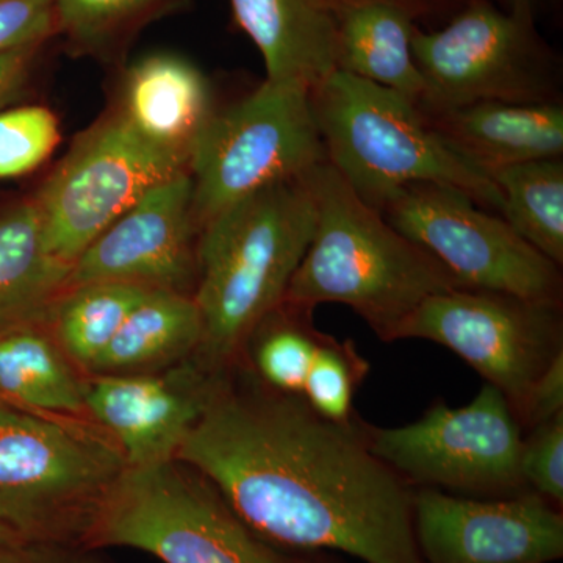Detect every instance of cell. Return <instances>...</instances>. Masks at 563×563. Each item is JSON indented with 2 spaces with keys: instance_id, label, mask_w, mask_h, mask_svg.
<instances>
[{
  "instance_id": "6da1fadb",
  "label": "cell",
  "mask_w": 563,
  "mask_h": 563,
  "mask_svg": "<svg viewBox=\"0 0 563 563\" xmlns=\"http://www.w3.org/2000/svg\"><path fill=\"white\" fill-rule=\"evenodd\" d=\"M273 547L426 563L412 487L369 450L365 422L325 420L265 384L222 374L176 454Z\"/></svg>"
},
{
  "instance_id": "7a4b0ae2",
  "label": "cell",
  "mask_w": 563,
  "mask_h": 563,
  "mask_svg": "<svg viewBox=\"0 0 563 563\" xmlns=\"http://www.w3.org/2000/svg\"><path fill=\"white\" fill-rule=\"evenodd\" d=\"M314 225L306 177L269 185L202 225L192 299L202 320L198 352L210 372H228L252 332L284 301Z\"/></svg>"
},
{
  "instance_id": "3957f363",
  "label": "cell",
  "mask_w": 563,
  "mask_h": 563,
  "mask_svg": "<svg viewBox=\"0 0 563 563\" xmlns=\"http://www.w3.org/2000/svg\"><path fill=\"white\" fill-rule=\"evenodd\" d=\"M317 225L285 302L351 307L383 342L426 299L459 287L429 252L396 231L328 162L306 176Z\"/></svg>"
},
{
  "instance_id": "277c9868",
  "label": "cell",
  "mask_w": 563,
  "mask_h": 563,
  "mask_svg": "<svg viewBox=\"0 0 563 563\" xmlns=\"http://www.w3.org/2000/svg\"><path fill=\"white\" fill-rule=\"evenodd\" d=\"M325 161L373 209L415 181L450 185L501 217L503 199L399 92L335 69L310 88Z\"/></svg>"
},
{
  "instance_id": "5b68a950",
  "label": "cell",
  "mask_w": 563,
  "mask_h": 563,
  "mask_svg": "<svg viewBox=\"0 0 563 563\" xmlns=\"http://www.w3.org/2000/svg\"><path fill=\"white\" fill-rule=\"evenodd\" d=\"M128 468L101 426L18 410L0 428V525L27 542L80 544Z\"/></svg>"
},
{
  "instance_id": "8992f818",
  "label": "cell",
  "mask_w": 563,
  "mask_h": 563,
  "mask_svg": "<svg viewBox=\"0 0 563 563\" xmlns=\"http://www.w3.org/2000/svg\"><path fill=\"white\" fill-rule=\"evenodd\" d=\"M84 547L133 548L163 563H291L176 459L125 468L92 518Z\"/></svg>"
},
{
  "instance_id": "52a82bcc",
  "label": "cell",
  "mask_w": 563,
  "mask_h": 563,
  "mask_svg": "<svg viewBox=\"0 0 563 563\" xmlns=\"http://www.w3.org/2000/svg\"><path fill=\"white\" fill-rule=\"evenodd\" d=\"M325 161L310 87L266 79L242 101L211 113L188 152L199 231L246 196L302 179Z\"/></svg>"
},
{
  "instance_id": "ba28073f",
  "label": "cell",
  "mask_w": 563,
  "mask_h": 563,
  "mask_svg": "<svg viewBox=\"0 0 563 563\" xmlns=\"http://www.w3.org/2000/svg\"><path fill=\"white\" fill-rule=\"evenodd\" d=\"M379 211L442 263L459 287L562 302L561 266L457 188L415 181L388 196Z\"/></svg>"
},
{
  "instance_id": "9c48e42d",
  "label": "cell",
  "mask_w": 563,
  "mask_h": 563,
  "mask_svg": "<svg viewBox=\"0 0 563 563\" xmlns=\"http://www.w3.org/2000/svg\"><path fill=\"white\" fill-rule=\"evenodd\" d=\"M412 52L424 79V114L474 102L558 101V70L533 22L473 0L442 31L415 29Z\"/></svg>"
},
{
  "instance_id": "30bf717a",
  "label": "cell",
  "mask_w": 563,
  "mask_h": 563,
  "mask_svg": "<svg viewBox=\"0 0 563 563\" xmlns=\"http://www.w3.org/2000/svg\"><path fill=\"white\" fill-rule=\"evenodd\" d=\"M365 435L373 454L410 487L503 498L526 492L521 426L506 396L490 384L468 406L435 402L401 428L365 424Z\"/></svg>"
},
{
  "instance_id": "8fae6325",
  "label": "cell",
  "mask_w": 563,
  "mask_h": 563,
  "mask_svg": "<svg viewBox=\"0 0 563 563\" xmlns=\"http://www.w3.org/2000/svg\"><path fill=\"white\" fill-rule=\"evenodd\" d=\"M402 339L453 351L506 396L520 422L533 384L563 352L562 302L454 288L426 299L396 331Z\"/></svg>"
},
{
  "instance_id": "7c38bea8",
  "label": "cell",
  "mask_w": 563,
  "mask_h": 563,
  "mask_svg": "<svg viewBox=\"0 0 563 563\" xmlns=\"http://www.w3.org/2000/svg\"><path fill=\"white\" fill-rule=\"evenodd\" d=\"M185 172L187 155L151 143L122 114L96 125L77 141L33 201L47 250L73 266L147 191Z\"/></svg>"
},
{
  "instance_id": "4fadbf2b",
  "label": "cell",
  "mask_w": 563,
  "mask_h": 563,
  "mask_svg": "<svg viewBox=\"0 0 563 563\" xmlns=\"http://www.w3.org/2000/svg\"><path fill=\"white\" fill-rule=\"evenodd\" d=\"M413 529L426 563H551L563 554L562 514L536 492L477 501L421 487Z\"/></svg>"
},
{
  "instance_id": "5bb4252c",
  "label": "cell",
  "mask_w": 563,
  "mask_h": 563,
  "mask_svg": "<svg viewBox=\"0 0 563 563\" xmlns=\"http://www.w3.org/2000/svg\"><path fill=\"white\" fill-rule=\"evenodd\" d=\"M198 232L192 180L185 172L147 191L81 252L68 290L88 282H124L185 292L198 279Z\"/></svg>"
},
{
  "instance_id": "9a60e30c",
  "label": "cell",
  "mask_w": 563,
  "mask_h": 563,
  "mask_svg": "<svg viewBox=\"0 0 563 563\" xmlns=\"http://www.w3.org/2000/svg\"><path fill=\"white\" fill-rule=\"evenodd\" d=\"M224 373L199 363L163 376L99 374L85 383V407L129 468L158 465L176 459Z\"/></svg>"
},
{
  "instance_id": "2e32d148",
  "label": "cell",
  "mask_w": 563,
  "mask_h": 563,
  "mask_svg": "<svg viewBox=\"0 0 563 563\" xmlns=\"http://www.w3.org/2000/svg\"><path fill=\"white\" fill-rule=\"evenodd\" d=\"M426 117L463 161L487 177L498 169L563 154L559 102H474Z\"/></svg>"
},
{
  "instance_id": "e0dca14e",
  "label": "cell",
  "mask_w": 563,
  "mask_h": 563,
  "mask_svg": "<svg viewBox=\"0 0 563 563\" xmlns=\"http://www.w3.org/2000/svg\"><path fill=\"white\" fill-rule=\"evenodd\" d=\"M342 0H231L236 24L261 51L266 79L314 87L336 69Z\"/></svg>"
},
{
  "instance_id": "ac0fdd59",
  "label": "cell",
  "mask_w": 563,
  "mask_h": 563,
  "mask_svg": "<svg viewBox=\"0 0 563 563\" xmlns=\"http://www.w3.org/2000/svg\"><path fill=\"white\" fill-rule=\"evenodd\" d=\"M412 10L406 0H342L336 69L420 103L424 79L413 58Z\"/></svg>"
},
{
  "instance_id": "d6986e66",
  "label": "cell",
  "mask_w": 563,
  "mask_h": 563,
  "mask_svg": "<svg viewBox=\"0 0 563 563\" xmlns=\"http://www.w3.org/2000/svg\"><path fill=\"white\" fill-rule=\"evenodd\" d=\"M121 114L151 143L188 157L211 117L209 85L184 58L152 55L128 74Z\"/></svg>"
},
{
  "instance_id": "ffe728a7",
  "label": "cell",
  "mask_w": 563,
  "mask_h": 563,
  "mask_svg": "<svg viewBox=\"0 0 563 563\" xmlns=\"http://www.w3.org/2000/svg\"><path fill=\"white\" fill-rule=\"evenodd\" d=\"M70 268L47 250L35 202L0 217V335L38 325L68 291Z\"/></svg>"
},
{
  "instance_id": "44dd1931",
  "label": "cell",
  "mask_w": 563,
  "mask_h": 563,
  "mask_svg": "<svg viewBox=\"0 0 563 563\" xmlns=\"http://www.w3.org/2000/svg\"><path fill=\"white\" fill-rule=\"evenodd\" d=\"M85 383L38 325L0 335V401L22 412L84 417Z\"/></svg>"
},
{
  "instance_id": "7402d4cb",
  "label": "cell",
  "mask_w": 563,
  "mask_h": 563,
  "mask_svg": "<svg viewBox=\"0 0 563 563\" xmlns=\"http://www.w3.org/2000/svg\"><path fill=\"white\" fill-rule=\"evenodd\" d=\"M202 320L185 292L151 290L129 313L101 357L95 374H140L199 351Z\"/></svg>"
},
{
  "instance_id": "603a6c76",
  "label": "cell",
  "mask_w": 563,
  "mask_h": 563,
  "mask_svg": "<svg viewBox=\"0 0 563 563\" xmlns=\"http://www.w3.org/2000/svg\"><path fill=\"white\" fill-rule=\"evenodd\" d=\"M488 177L501 192L504 221L533 250L562 266V157L521 163Z\"/></svg>"
},
{
  "instance_id": "cb8c5ba5",
  "label": "cell",
  "mask_w": 563,
  "mask_h": 563,
  "mask_svg": "<svg viewBox=\"0 0 563 563\" xmlns=\"http://www.w3.org/2000/svg\"><path fill=\"white\" fill-rule=\"evenodd\" d=\"M150 291L124 282H88L69 288L55 310V342L74 365L90 372Z\"/></svg>"
},
{
  "instance_id": "d4e9b609",
  "label": "cell",
  "mask_w": 563,
  "mask_h": 563,
  "mask_svg": "<svg viewBox=\"0 0 563 563\" xmlns=\"http://www.w3.org/2000/svg\"><path fill=\"white\" fill-rule=\"evenodd\" d=\"M313 309L282 301L257 325L254 363L262 383L273 390L301 396L325 333L312 321Z\"/></svg>"
},
{
  "instance_id": "484cf974",
  "label": "cell",
  "mask_w": 563,
  "mask_h": 563,
  "mask_svg": "<svg viewBox=\"0 0 563 563\" xmlns=\"http://www.w3.org/2000/svg\"><path fill=\"white\" fill-rule=\"evenodd\" d=\"M368 373L369 363L358 354L352 340H336L325 333L301 396L325 420L351 421L355 417V391Z\"/></svg>"
},
{
  "instance_id": "4316f807",
  "label": "cell",
  "mask_w": 563,
  "mask_h": 563,
  "mask_svg": "<svg viewBox=\"0 0 563 563\" xmlns=\"http://www.w3.org/2000/svg\"><path fill=\"white\" fill-rule=\"evenodd\" d=\"M58 141L57 118L46 107L0 111V180L16 179L38 168Z\"/></svg>"
},
{
  "instance_id": "83f0119b",
  "label": "cell",
  "mask_w": 563,
  "mask_h": 563,
  "mask_svg": "<svg viewBox=\"0 0 563 563\" xmlns=\"http://www.w3.org/2000/svg\"><path fill=\"white\" fill-rule=\"evenodd\" d=\"M520 472L526 487L544 499L563 503V412L531 429L523 439Z\"/></svg>"
},
{
  "instance_id": "f1b7e54d",
  "label": "cell",
  "mask_w": 563,
  "mask_h": 563,
  "mask_svg": "<svg viewBox=\"0 0 563 563\" xmlns=\"http://www.w3.org/2000/svg\"><path fill=\"white\" fill-rule=\"evenodd\" d=\"M155 0H54L55 24L77 38H92Z\"/></svg>"
},
{
  "instance_id": "f546056e",
  "label": "cell",
  "mask_w": 563,
  "mask_h": 563,
  "mask_svg": "<svg viewBox=\"0 0 563 563\" xmlns=\"http://www.w3.org/2000/svg\"><path fill=\"white\" fill-rule=\"evenodd\" d=\"M54 25V0H0V54L38 46Z\"/></svg>"
},
{
  "instance_id": "4dcf8cb0",
  "label": "cell",
  "mask_w": 563,
  "mask_h": 563,
  "mask_svg": "<svg viewBox=\"0 0 563 563\" xmlns=\"http://www.w3.org/2000/svg\"><path fill=\"white\" fill-rule=\"evenodd\" d=\"M563 412V352L550 363L533 384L521 428L532 429Z\"/></svg>"
},
{
  "instance_id": "1f68e13d",
  "label": "cell",
  "mask_w": 563,
  "mask_h": 563,
  "mask_svg": "<svg viewBox=\"0 0 563 563\" xmlns=\"http://www.w3.org/2000/svg\"><path fill=\"white\" fill-rule=\"evenodd\" d=\"M0 563H106L91 548L54 542H22L0 547Z\"/></svg>"
},
{
  "instance_id": "d6a6232c",
  "label": "cell",
  "mask_w": 563,
  "mask_h": 563,
  "mask_svg": "<svg viewBox=\"0 0 563 563\" xmlns=\"http://www.w3.org/2000/svg\"><path fill=\"white\" fill-rule=\"evenodd\" d=\"M36 47H21L0 54V106L21 87Z\"/></svg>"
},
{
  "instance_id": "836d02e7",
  "label": "cell",
  "mask_w": 563,
  "mask_h": 563,
  "mask_svg": "<svg viewBox=\"0 0 563 563\" xmlns=\"http://www.w3.org/2000/svg\"><path fill=\"white\" fill-rule=\"evenodd\" d=\"M507 5V11L521 18V20L533 22V14H536V7L539 0H504Z\"/></svg>"
},
{
  "instance_id": "e575fe53",
  "label": "cell",
  "mask_w": 563,
  "mask_h": 563,
  "mask_svg": "<svg viewBox=\"0 0 563 563\" xmlns=\"http://www.w3.org/2000/svg\"><path fill=\"white\" fill-rule=\"evenodd\" d=\"M22 542L20 536H16L13 531H10L5 526L0 525V547H7V544Z\"/></svg>"
},
{
  "instance_id": "d590c367",
  "label": "cell",
  "mask_w": 563,
  "mask_h": 563,
  "mask_svg": "<svg viewBox=\"0 0 563 563\" xmlns=\"http://www.w3.org/2000/svg\"><path fill=\"white\" fill-rule=\"evenodd\" d=\"M16 412L18 409H14V407H11L9 406V404L0 401V428H2V426L5 424V422H9Z\"/></svg>"
}]
</instances>
